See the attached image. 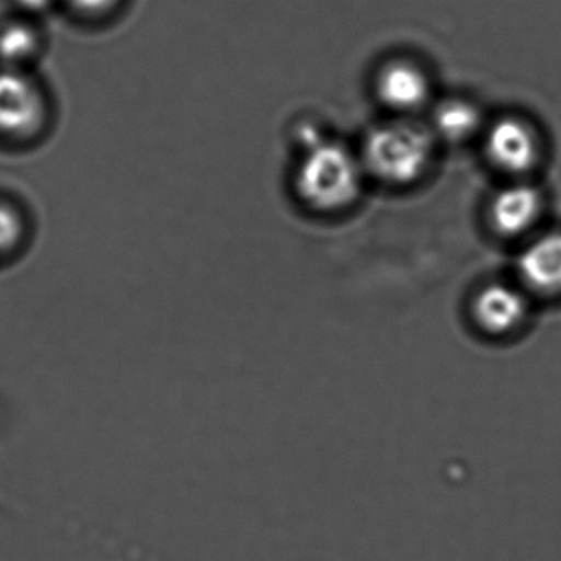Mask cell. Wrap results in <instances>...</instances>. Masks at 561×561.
I'll return each mask as SVG.
<instances>
[{
	"mask_svg": "<svg viewBox=\"0 0 561 561\" xmlns=\"http://www.w3.org/2000/svg\"><path fill=\"white\" fill-rule=\"evenodd\" d=\"M24 236V221L18 209L0 203V255L18 248Z\"/></svg>",
	"mask_w": 561,
	"mask_h": 561,
	"instance_id": "8fae6325",
	"label": "cell"
},
{
	"mask_svg": "<svg viewBox=\"0 0 561 561\" xmlns=\"http://www.w3.org/2000/svg\"><path fill=\"white\" fill-rule=\"evenodd\" d=\"M19 8L27 14H44L50 11L60 0H15Z\"/></svg>",
	"mask_w": 561,
	"mask_h": 561,
	"instance_id": "4fadbf2b",
	"label": "cell"
},
{
	"mask_svg": "<svg viewBox=\"0 0 561 561\" xmlns=\"http://www.w3.org/2000/svg\"><path fill=\"white\" fill-rule=\"evenodd\" d=\"M541 208V193L528 183L515 182L495 193L489 216L499 234L517 238L534 228Z\"/></svg>",
	"mask_w": 561,
	"mask_h": 561,
	"instance_id": "8992f818",
	"label": "cell"
},
{
	"mask_svg": "<svg viewBox=\"0 0 561 561\" xmlns=\"http://www.w3.org/2000/svg\"><path fill=\"white\" fill-rule=\"evenodd\" d=\"M304 152L295 169L294 190L298 202L314 213L350 208L360 195L364 169L359 157L343 144L310 133L301 140Z\"/></svg>",
	"mask_w": 561,
	"mask_h": 561,
	"instance_id": "6da1fadb",
	"label": "cell"
},
{
	"mask_svg": "<svg viewBox=\"0 0 561 561\" xmlns=\"http://www.w3.org/2000/svg\"><path fill=\"white\" fill-rule=\"evenodd\" d=\"M481 127V113L469 101H443L433 113V129L448 142H465L474 137Z\"/></svg>",
	"mask_w": 561,
	"mask_h": 561,
	"instance_id": "9c48e42d",
	"label": "cell"
},
{
	"mask_svg": "<svg viewBox=\"0 0 561 561\" xmlns=\"http://www.w3.org/2000/svg\"><path fill=\"white\" fill-rule=\"evenodd\" d=\"M528 311L524 291L508 284L485 285L472 301L476 324L491 336H507L524 327Z\"/></svg>",
	"mask_w": 561,
	"mask_h": 561,
	"instance_id": "5b68a950",
	"label": "cell"
},
{
	"mask_svg": "<svg viewBox=\"0 0 561 561\" xmlns=\"http://www.w3.org/2000/svg\"><path fill=\"white\" fill-rule=\"evenodd\" d=\"M485 153L495 169L522 176L538 160V139L534 129L517 117H502L485 130Z\"/></svg>",
	"mask_w": 561,
	"mask_h": 561,
	"instance_id": "277c9868",
	"label": "cell"
},
{
	"mask_svg": "<svg viewBox=\"0 0 561 561\" xmlns=\"http://www.w3.org/2000/svg\"><path fill=\"white\" fill-rule=\"evenodd\" d=\"M376 88L379 100L396 113H416L428 103V77L410 61L386 65L377 77Z\"/></svg>",
	"mask_w": 561,
	"mask_h": 561,
	"instance_id": "ba28073f",
	"label": "cell"
},
{
	"mask_svg": "<svg viewBox=\"0 0 561 561\" xmlns=\"http://www.w3.org/2000/svg\"><path fill=\"white\" fill-rule=\"evenodd\" d=\"M48 114L47 94L27 70L0 68V136L32 139L47 127Z\"/></svg>",
	"mask_w": 561,
	"mask_h": 561,
	"instance_id": "3957f363",
	"label": "cell"
},
{
	"mask_svg": "<svg viewBox=\"0 0 561 561\" xmlns=\"http://www.w3.org/2000/svg\"><path fill=\"white\" fill-rule=\"evenodd\" d=\"M42 38L25 22H14L0 31V65L2 68L27 70V65L41 55Z\"/></svg>",
	"mask_w": 561,
	"mask_h": 561,
	"instance_id": "30bf717a",
	"label": "cell"
},
{
	"mask_svg": "<svg viewBox=\"0 0 561 561\" xmlns=\"http://www.w3.org/2000/svg\"><path fill=\"white\" fill-rule=\"evenodd\" d=\"M518 277L540 295L561 294V231L538 236L517 259Z\"/></svg>",
	"mask_w": 561,
	"mask_h": 561,
	"instance_id": "52a82bcc",
	"label": "cell"
},
{
	"mask_svg": "<svg viewBox=\"0 0 561 561\" xmlns=\"http://www.w3.org/2000/svg\"><path fill=\"white\" fill-rule=\"evenodd\" d=\"M433 137L426 127L399 119L374 127L363 144V169L380 182L403 186L416 182L428 169Z\"/></svg>",
	"mask_w": 561,
	"mask_h": 561,
	"instance_id": "7a4b0ae2",
	"label": "cell"
},
{
	"mask_svg": "<svg viewBox=\"0 0 561 561\" xmlns=\"http://www.w3.org/2000/svg\"><path fill=\"white\" fill-rule=\"evenodd\" d=\"M77 14L88 19H100L111 14L121 0H65Z\"/></svg>",
	"mask_w": 561,
	"mask_h": 561,
	"instance_id": "7c38bea8",
	"label": "cell"
}]
</instances>
